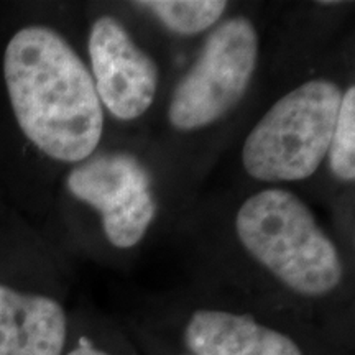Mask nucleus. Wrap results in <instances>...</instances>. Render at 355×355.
I'll use <instances>...</instances> for the list:
<instances>
[{"label": "nucleus", "mask_w": 355, "mask_h": 355, "mask_svg": "<svg viewBox=\"0 0 355 355\" xmlns=\"http://www.w3.org/2000/svg\"><path fill=\"white\" fill-rule=\"evenodd\" d=\"M234 235L273 288L270 309L347 344L337 322L347 301V268L308 202L283 186L255 191L235 211Z\"/></svg>", "instance_id": "1"}, {"label": "nucleus", "mask_w": 355, "mask_h": 355, "mask_svg": "<svg viewBox=\"0 0 355 355\" xmlns=\"http://www.w3.org/2000/svg\"><path fill=\"white\" fill-rule=\"evenodd\" d=\"M3 81L17 125L40 153L74 165L101 148L105 114L87 61L46 25H26L3 50Z\"/></svg>", "instance_id": "2"}, {"label": "nucleus", "mask_w": 355, "mask_h": 355, "mask_svg": "<svg viewBox=\"0 0 355 355\" xmlns=\"http://www.w3.org/2000/svg\"><path fill=\"white\" fill-rule=\"evenodd\" d=\"M155 326L148 331L189 355H349L319 327L248 301L176 303Z\"/></svg>", "instance_id": "3"}, {"label": "nucleus", "mask_w": 355, "mask_h": 355, "mask_svg": "<svg viewBox=\"0 0 355 355\" xmlns=\"http://www.w3.org/2000/svg\"><path fill=\"white\" fill-rule=\"evenodd\" d=\"M345 86L331 76H311L270 105L243 139L241 165L257 183H298L326 162Z\"/></svg>", "instance_id": "4"}, {"label": "nucleus", "mask_w": 355, "mask_h": 355, "mask_svg": "<svg viewBox=\"0 0 355 355\" xmlns=\"http://www.w3.org/2000/svg\"><path fill=\"white\" fill-rule=\"evenodd\" d=\"M260 50L255 21L243 13L225 15L206 35L168 96L166 122L171 130L193 135L227 119L254 83Z\"/></svg>", "instance_id": "5"}, {"label": "nucleus", "mask_w": 355, "mask_h": 355, "mask_svg": "<svg viewBox=\"0 0 355 355\" xmlns=\"http://www.w3.org/2000/svg\"><path fill=\"white\" fill-rule=\"evenodd\" d=\"M69 196L99 220L102 237L119 252L139 247L158 216L155 176L148 163L125 148H99L64 180Z\"/></svg>", "instance_id": "6"}, {"label": "nucleus", "mask_w": 355, "mask_h": 355, "mask_svg": "<svg viewBox=\"0 0 355 355\" xmlns=\"http://www.w3.org/2000/svg\"><path fill=\"white\" fill-rule=\"evenodd\" d=\"M87 66L105 117L132 125L157 104L163 68L152 48L117 13H97L87 32Z\"/></svg>", "instance_id": "7"}, {"label": "nucleus", "mask_w": 355, "mask_h": 355, "mask_svg": "<svg viewBox=\"0 0 355 355\" xmlns=\"http://www.w3.org/2000/svg\"><path fill=\"white\" fill-rule=\"evenodd\" d=\"M71 332L60 300L0 283V355H64Z\"/></svg>", "instance_id": "8"}, {"label": "nucleus", "mask_w": 355, "mask_h": 355, "mask_svg": "<svg viewBox=\"0 0 355 355\" xmlns=\"http://www.w3.org/2000/svg\"><path fill=\"white\" fill-rule=\"evenodd\" d=\"M130 6L152 17L168 33L183 38L207 35L229 10L225 0H146Z\"/></svg>", "instance_id": "9"}, {"label": "nucleus", "mask_w": 355, "mask_h": 355, "mask_svg": "<svg viewBox=\"0 0 355 355\" xmlns=\"http://www.w3.org/2000/svg\"><path fill=\"white\" fill-rule=\"evenodd\" d=\"M327 165L334 180L343 184L355 181V86L347 84L340 101L339 114L332 132Z\"/></svg>", "instance_id": "10"}, {"label": "nucleus", "mask_w": 355, "mask_h": 355, "mask_svg": "<svg viewBox=\"0 0 355 355\" xmlns=\"http://www.w3.org/2000/svg\"><path fill=\"white\" fill-rule=\"evenodd\" d=\"M64 355H141L135 343L117 324L97 316L91 322H83L71 339Z\"/></svg>", "instance_id": "11"}, {"label": "nucleus", "mask_w": 355, "mask_h": 355, "mask_svg": "<svg viewBox=\"0 0 355 355\" xmlns=\"http://www.w3.org/2000/svg\"><path fill=\"white\" fill-rule=\"evenodd\" d=\"M130 337L141 355H189L175 345L168 344L166 340H163L162 337L153 334L152 331L145 329V327L133 326Z\"/></svg>", "instance_id": "12"}]
</instances>
